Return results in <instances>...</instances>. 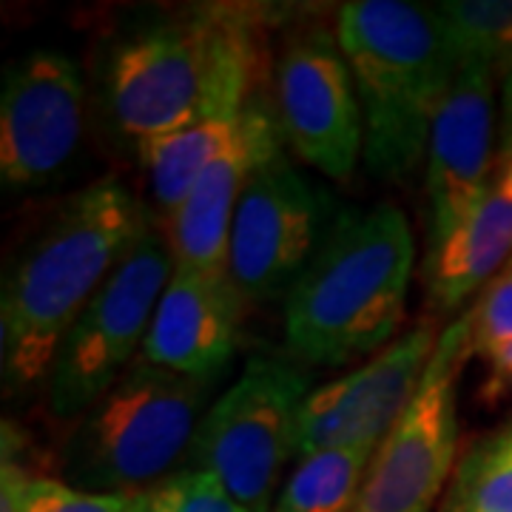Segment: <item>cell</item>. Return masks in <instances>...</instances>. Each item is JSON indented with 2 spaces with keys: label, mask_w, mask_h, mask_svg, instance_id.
Segmentation results:
<instances>
[{
  "label": "cell",
  "mask_w": 512,
  "mask_h": 512,
  "mask_svg": "<svg viewBox=\"0 0 512 512\" xmlns=\"http://www.w3.org/2000/svg\"><path fill=\"white\" fill-rule=\"evenodd\" d=\"M262 63L254 12L197 6L131 26L106 52L103 111L134 146L248 109Z\"/></svg>",
  "instance_id": "6da1fadb"
},
{
  "label": "cell",
  "mask_w": 512,
  "mask_h": 512,
  "mask_svg": "<svg viewBox=\"0 0 512 512\" xmlns=\"http://www.w3.org/2000/svg\"><path fill=\"white\" fill-rule=\"evenodd\" d=\"M148 220L123 180L100 177L60 202L20 245L0 293V359L9 393L46 387L74 319L109 282Z\"/></svg>",
  "instance_id": "7a4b0ae2"
},
{
  "label": "cell",
  "mask_w": 512,
  "mask_h": 512,
  "mask_svg": "<svg viewBox=\"0 0 512 512\" xmlns=\"http://www.w3.org/2000/svg\"><path fill=\"white\" fill-rule=\"evenodd\" d=\"M416 239L390 202L342 211L285 296L288 348L311 365H345L387 348L404 322Z\"/></svg>",
  "instance_id": "3957f363"
},
{
  "label": "cell",
  "mask_w": 512,
  "mask_h": 512,
  "mask_svg": "<svg viewBox=\"0 0 512 512\" xmlns=\"http://www.w3.org/2000/svg\"><path fill=\"white\" fill-rule=\"evenodd\" d=\"M336 40L362 106L367 168L402 183L427 160L433 120L461 69L456 43L436 6L404 0L339 6Z\"/></svg>",
  "instance_id": "277c9868"
},
{
  "label": "cell",
  "mask_w": 512,
  "mask_h": 512,
  "mask_svg": "<svg viewBox=\"0 0 512 512\" xmlns=\"http://www.w3.org/2000/svg\"><path fill=\"white\" fill-rule=\"evenodd\" d=\"M211 382L137 359L74 419L60 481L86 493L143 495L188 461Z\"/></svg>",
  "instance_id": "5b68a950"
},
{
  "label": "cell",
  "mask_w": 512,
  "mask_h": 512,
  "mask_svg": "<svg viewBox=\"0 0 512 512\" xmlns=\"http://www.w3.org/2000/svg\"><path fill=\"white\" fill-rule=\"evenodd\" d=\"M308 393L302 370L268 356L251 359L205 410L185 467L217 478L248 512H274L293 456L296 416Z\"/></svg>",
  "instance_id": "8992f818"
},
{
  "label": "cell",
  "mask_w": 512,
  "mask_h": 512,
  "mask_svg": "<svg viewBox=\"0 0 512 512\" xmlns=\"http://www.w3.org/2000/svg\"><path fill=\"white\" fill-rule=\"evenodd\" d=\"M174 256L154 220L140 231L109 282L74 319L46 379V407L55 419H77L143 350L157 302L174 276Z\"/></svg>",
  "instance_id": "52a82bcc"
},
{
  "label": "cell",
  "mask_w": 512,
  "mask_h": 512,
  "mask_svg": "<svg viewBox=\"0 0 512 512\" xmlns=\"http://www.w3.org/2000/svg\"><path fill=\"white\" fill-rule=\"evenodd\" d=\"M470 350V311L441 328L413 402L376 447L353 512H433L458 464V382Z\"/></svg>",
  "instance_id": "ba28073f"
},
{
  "label": "cell",
  "mask_w": 512,
  "mask_h": 512,
  "mask_svg": "<svg viewBox=\"0 0 512 512\" xmlns=\"http://www.w3.org/2000/svg\"><path fill=\"white\" fill-rule=\"evenodd\" d=\"M325 194L282 151L251 174L234 211L225 274L242 299H279L293 291L328 234Z\"/></svg>",
  "instance_id": "9c48e42d"
},
{
  "label": "cell",
  "mask_w": 512,
  "mask_h": 512,
  "mask_svg": "<svg viewBox=\"0 0 512 512\" xmlns=\"http://www.w3.org/2000/svg\"><path fill=\"white\" fill-rule=\"evenodd\" d=\"M274 80L279 128L293 151L330 180L348 183L365 151V120L336 35L319 26L293 35Z\"/></svg>",
  "instance_id": "30bf717a"
},
{
  "label": "cell",
  "mask_w": 512,
  "mask_h": 512,
  "mask_svg": "<svg viewBox=\"0 0 512 512\" xmlns=\"http://www.w3.org/2000/svg\"><path fill=\"white\" fill-rule=\"evenodd\" d=\"M439 336V322L430 313L367 365L311 390L296 416L293 456L330 447H379L413 402Z\"/></svg>",
  "instance_id": "8fae6325"
},
{
  "label": "cell",
  "mask_w": 512,
  "mask_h": 512,
  "mask_svg": "<svg viewBox=\"0 0 512 512\" xmlns=\"http://www.w3.org/2000/svg\"><path fill=\"white\" fill-rule=\"evenodd\" d=\"M86 126V86L72 60L35 49L6 69L0 97V180L9 188L55 183Z\"/></svg>",
  "instance_id": "7c38bea8"
},
{
  "label": "cell",
  "mask_w": 512,
  "mask_h": 512,
  "mask_svg": "<svg viewBox=\"0 0 512 512\" xmlns=\"http://www.w3.org/2000/svg\"><path fill=\"white\" fill-rule=\"evenodd\" d=\"M495 83H501V74L493 66L464 60L433 120L424 163L430 245L470 220L493 183L498 165Z\"/></svg>",
  "instance_id": "4fadbf2b"
},
{
  "label": "cell",
  "mask_w": 512,
  "mask_h": 512,
  "mask_svg": "<svg viewBox=\"0 0 512 512\" xmlns=\"http://www.w3.org/2000/svg\"><path fill=\"white\" fill-rule=\"evenodd\" d=\"M279 131L271 111L251 100L242 111L234 143L202 174L185 202L165 220L168 248L177 268L225 274L234 211L256 168L279 154Z\"/></svg>",
  "instance_id": "5bb4252c"
},
{
  "label": "cell",
  "mask_w": 512,
  "mask_h": 512,
  "mask_svg": "<svg viewBox=\"0 0 512 512\" xmlns=\"http://www.w3.org/2000/svg\"><path fill=\"white\" fill-rule=\"evenodd\" d=\"M239 305L242 296L228 274L174 268L140 359L180 376L214 382L237 348Z\"/></svg>",
  "instance_id": "9a60e30c"
},
{
  "label": "cell",
  "mask_w": 512,
  "mask_h": 512,
  "mask_svg": "<svg viewBox=\"0 0 512 512\" xmlns=\"http://www.w3.org/2000/svg\"><path fill=\"white\" fill-rule=\"evenodd\" d=\"M512 259V163L495 165V177L470 220L430 245L424 282L433 316L456 313L487 288Z\"/></svg>",
  "instance_id": "2e32d148"
},
{
  "label": "cell",
  "mask_w": 512,
  "mask_h": 512,
  "mask_svg": "<svg viewBox=\"0 0 512 512\" xmlns=\"http://www.w3.org/2000/svg\"><path fill=\"white\" fill-rule=\"evenodd\" d=\"M239 126H242V111L165 134L140 148L137 157L146 165L151 200L157 211H163L165 220L183 205L211 163L234 143Z\"/></svg>",
  "instance_id": "e0dca14e"
},
{
  "label": "cell",
  "mask_w": 512,
  "mask_h": 512,
  "mask_svg": "<svg viewBox=\"0 0 512 512\" xmlns=\"http://www.w3.org/2000/svg\"><path fill=\"white\" fill-rule=\"evenodd\" d=\"M376 447H330L299 458L274 512H353Z\"/></svg>",
  "instance_id": "ac0fdd59"
},
{
  "label": "cell",
  "mask_w": 512,
  "mask_h": 512,
  "mask_svg": "<svg viewBox=\"0 0 512 512\" xmlns=\"http://www.w3.org/2000/svg\"><path fill=\"white\" fill-rule=\"evenodd\" d=\"M439 512H512V421L464 447Z\"/></svg>",
  "instance_id": "d6986e66"
},
{
  "label": "cell",
  "mask_w": 512,
  "mask_h": 512,
  "mask_svg": "<svg viewBox=\"0 0 512 512\" xmlns=\"http://www.w3.org/2000/svg\"><path fill=\"white\" fill-rule=\"evenodd\" d=\"M458 57L504 74L512 63V0H444L436 3Z\"/></svg>",
  "instance_id": "ffe728a7"
},
{
  "label": "cell",
  "mask_w": 512,
  "mask_h": 512,
  "mask_svg": "<svg viewBox=\"0 0 512 512\" xmlns=\"http://www.w3.org/2000/svg\"><path fill=\"white\" fill-rule=\"evenodd\" d=\"M512 348V259L487 282L470 311V350L493 365Z\"/></svg>",
  "instance_id": "44dd1931"
},
{
  "label": "cell",
  "mask_w": 512,
  "mask_h": 512,
  "mask_svg": "<svg viewBox=\"0 0 512 512\" xmlns=\"http://www.w3.org/2000/svg\"><path fill=\"white\" fill-rule=\"evenodd\" d=\"M143 512H248L217 478L183 467L143 493Z\"/></svg>",
  "instance_id": "7402d4cb"
},
{
  "label": "cell",
  "mask_w": 512,
  "mask_h": 512,
  "mask_svg": "<svg viewBox=\"0 0 512 512\" xmlns=\"http://www.w3.org/2000/svg\"><path fill=\"white\" fill-rule=\"evenodd\" d=\"M23 512H143V495L86 493L60 478L37 476Z\"/></svg>",
  "instance_id": "603a6c76"
},
{
  "label": "cell",
  "mask_w": 512,
  "mask_h": 512,
  "mask_svg": "<svg viewBox=\"0 0 512 512\" xmlns=\"http://www.w3.org/2000/svg\"><path fill=\"white\" fill-rule=\"evenodd\" d=\"M512 163V63L501 74L498 97V165Z\"/></svg>",
  "instance_id": "cb8c5ba5"
},
{
  "label": "cell",
  "mask_w": 512,
  "mask_h": 512,
  "mask_svg": "<svg viewBox=\"0 0 512 512\" xmlns=\"http://www.w3.org/2000/svg\"><path fill=\"white\" fill-rule=\"evenodd\" d=\"M493 382L498 384H512V348H507L498 359L493 362Z\"/></svg>",
  "instance_id": "d4e9b609"
}]
</instances>
